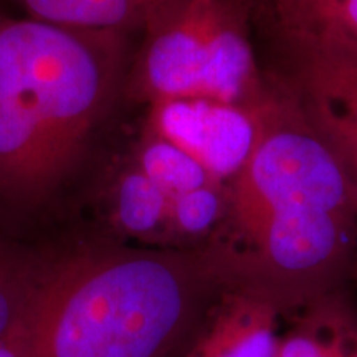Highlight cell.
Listing matches in <instances>:
<instances>
[{
	"instance_id": "1",
	"label": "cell",
	"mask_w": 357,
	"mask_h": 357,
	"mask_svg": "<svg viewBox=\"0 0 357 357\" xmlns=\"http://www.w3.org/2000/svg\"><path fill=\"white\" fill-rule=\"evenodd\" d=\"M129 35L8 17L0 32V235L19 236L55 212L124 98Z\"/></svg>"
},
{
	"instance_id": "2",
	"label": "cell",
	"mask_w": 357,
	"mask_h": 357,
	"mask_svg": "<svg viewBox=\"0 0 357 357\" xmlns=\"http://www.w3.org/2000/svg\"><path fill=\"white\" fill-rule=\"evenodd\" d=\"M227 185L218 247L240 261L250 291L289 316L321 294L351 287L357 187L275 86L255 153Z\"/></svg>"
},
{
	"instance_id": "3",
	"label": "cell",
	"mask_w": 357,
	"mask_h": 357,
	"mask_svg": "<svg viewBox=\"0 0 357 357\" xmlns=\"http://www.w3.org/2000/svg\"><path fill=\"white\" fill-rule=\"evenodd\" d=\"M248 291L229 248L63 238L43 294L38 357H184L211 307Z\"/></svg>"
},
{
	"instance_id": "4",
	"label": "cell",
	"mask_w": 357,
	"mask_h": 357,
	"mask_svg": "<svg viewBox=\"0 0 357 357\" xmlns=\"http://www.w3.org/2000/svg\"><path fill=\"white\" fill-rule=\"evenodd\" d=\"M273 95L253 37L250 0H178L142 32L124 98H208L260 108Z\"/></svg>"
},
{
	"instance_id": "5",
	"label": "cell",
	"mask_w": 357,
	"mask_h": 357,
	"mask_svg": "<svg viewBox=\"0 0 357 357\" xmlns=\"http://www.w3.org/2000/svg\"><path fill=\"white\" fill-rule=\"evenodd\" d=\"M253 37L268 82L357 187V56L257 25Z\"/></svg>"
},
{
	"instance_id": "6",
	"label": "cell",
	"mask_w": 357,
	"mask_h": 357,
	"mask_svg": "<svg viewBox=\"0 0 357 357\" xmlns=\"http://www.w3.org/2000/svg\"><path fill=\"white\" fill-rule=\"evenodd\" d=\"M147 108L144 129L181 147L223 184L243 171L263 132L265 105L250 108L208 98H181Z\"/></svg>"
},
{
	"instance_id": "7",
	"label": "cell",
	"mask_w": 357,
	"mask_h": 357,
	"mask_svg": "<svg viewBox=\"0 0 357 357\" xmlns=\"http://www.w3.org/2000/svg\"><path fill=\"white\" fill-rule=\"evenodd\" d=\"M283 318L260 294L230 289L207 312L184 357H276Z\"/></svg>"
},
{
	"instance_id": "8",
	"label": "cell",
	"mask_w": 357,
	"mask_h": 357,
	"mask_svg": "<svg viewBox=\"0 0 357 357\" xmlns=\"http://www.w3.org/2000/svg\"><path fill=\"white\" fill-rule=\"evenodd\" d=\"M287 319L276 357H357V301L351 287L321 294Z\"/></svg>"
},
{
	"instance_id": "9",
	"label": "cell",
	"mask_w": 357,
	"mask_h": 357,
	"mask_svg": "<svg viewBox=\"0 0 357 357\" xmlns=\"http://www.w3.org/2000/svg\"><path fill=\"white\" fill-rule=\"evenodd\" d=\"M252 24L357 56V0H250Z\"/></svg>"
},
{
	"instance_id": "10",
	"label": "cell",
	"mask_w": 357,
	"mask_h": 357,
	"mask_svg": "<svg viewBox=\"0 0 357 357\" xmlns=\"http://www.w3.org/2000/svg\"><path fill=\"white\" fill-rule=\"evenodd\" d=\"M106 222L105 235L118 242L171 248V197L134 160L111 189Z\"/></svg>"
},
{
	"instance_id": "11",
	"label": "cell",
	"mask_w": 357,
	"mask_h": 357,
	"mask_svg": "<svg viewBox=\"0 0 357 357\" xmlns=\"http://www.w3.org/2000/svg\"><path fill=\"white\" fill-rule=\"evenodd\" d=\"M61 243L63 238L45 243L0 235V336L38 307Z\"/></svg>"
},
{
	"instance_id": "12",
	"label": "cell",
	"mask_w": 357,
	"mask_h": 357,
	"mask_svg": "<svg viewBox=\"0 0 357 357\" xmlns=\"http://www.w3.org/2000/svg\"><path fill=\"white\" fill-rule=\"evenodd\" d=\"M33 20L88 30L136 33L178 0H15Z\"/></svg>"
},
{
	"instance_id": "13",
	"label": "cell",
	"mask_w": 357,
	"mask_h": 357,
	"mask_svg": "<svg viewBox=\"0 0 357 357\" xmlns=\"http://www.w3.org/2000/svg\"><path fill=\"white\" fill-rule=\"evenodd\" d=\"M132 160L151 181L166 192L171 200L177 195L218 182L185 151L147 129L142 131Z\"/></svg>"
},
{
	"instance_id": "14",
	"label": "cell",
	"mask_w": 357,
	"mask_h": 357,
	"mask_svg": "<svg viewBox=\"0 0 357 357\" xmlns=\"http://www.w3.org/2000/svg\"><path fill=\"white\" fill-rule=\"evenodd\" d=\"M42 306L43 296L37 310L25 323H22L13 331L0 336V357H38Z\"/></svg>"
},
{
	"instance_id": "15",
	"label": "cell",
	"mask_w": 357,
	"mask_h": 357,
	"mask_svg": "<svg viewBox=\"0 0 357 357\" xmlns=\"http://www.w3.org/2000/svg\"><path fill=\"white\" fill-rule=\"evenodd\" d=\"M7 20H8V15L2 10V8H0V32H2V26L6 25Z\"/></svg>"
},
{
	"instance_id": "16",
	"label": "cell",
	"mask_w": 357,
	"mask_h": 357,
	"mask_svg": "<svg viewBox=\"0 0 357 357\" xmlns=\"http://www.w3.org/2000/svg\"><path fill=\"white\" fill-rule=\"evenodd\" d=\"M351 287H354L357 289V265L354 268V271H352V276H351Z\"/></svg>"
}]
</instances>
